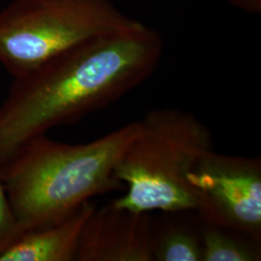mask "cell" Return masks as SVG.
Wrapping results in <instances>:
<instances>
[{"label": "cell", "mask_w": 261, "mask_h": 261, "mask_svg": "<svg viewBox=\"0 0 261 261\" xmlns=\"http://www.w3.org/2000/svg\"><path fill=\"white\" fill-rule=\"evenodd\" d=\"M130 19L111 0H13L0 10V64L14 79Z\"/></svg>", "instance_id": "cell-4"}, {"label": "cell", "mask_w": 261, "mask_h": 261, "mask_svg": "<svg viewBox=\"0 0 261 261\" xmlns=\"http://www.w3.org/2000/svg\"><path fill=\"white\" fill-rule=\"evenodd\" d=\"M232 7L251 15H260L261 0H226Z\"/></svg>", "instance_id": "cell-11"}, {"label": "cell", "mask_w": 261, "mask_h": 261, "mask_svg": "<svg viewBox=\"0 0 261 261\" xmlns=\"http://www.w3.org/2000/svg\"><path fill=\"white\" fill-rule=\"evenodd\" d=\"M154 260L201 261L200 235L186 226L168 225L154 229Z\"/></svg>", "instance_id": "cell-9"}, {"label": "cell", "mask_w": 261, "mask_h": 261, "mask_svg": "<svg viewBox=\"0 0 261 261\" xmlns=\"http://www.w3.org/2000/svg\"><path fill=\"white\" fill-rule=\"evenodd\" d=\"M154 228L148 213L113 202L96 208L82 230L75 261H153Z\"/></svg>", "instance_id": "cell-6"}, {"label": "cell", "mask_w": 261, "mask_h": 261, "mask_svg": "<svg viewBox=\"0 0 261 261\" xmlns=\"http://www.w3.org/2000/svg\"><path fill=\"white\" fill-rule=\"evenodd\" d=\"M158 31L137 21L89 39L14 79L0 106V165L28 140L103 110L155 73Z\"/></svg>", "instance_id": "cell-1"}, {"label": "cell", "mask_w": 261, "mask_h": 261, "mask_svg": "<svg viewBox=\"0 0 261 261\" xmlns=\"http://www.w3.org/2000/svg\"><path fill=\"white\" fill-rule=\"evenodd\" d=\"M196 210L207 224L236 230L260 242L261 162L212 150L189 175Z\"/></svg>", "instance_id": "cell-5"}, {"label": "cell", "mask_w": 261, "mask_h": 261, "mask_svg": "<svg viewBox=\"0 0 261 261\" xmlns=\"http://www.w3.org/2000/svg\"><path fill=\"white\" fill-rule=\"evenodd\" d=\"M10 205L0 171V255L22 234Z\"/></svg>", "instance_id": "cell-10"}, {"label": "cell", "mask_w": 261, "mask_h": 261, "mask_svg": "<svg viewBox=\"0 0 261 261\" xmlns=\"http://www.w3.org/2000/svg\"><path fill=\"white\" fill-rule=\"evenodd\" d=\"M139 125L114 170L127 192L112 202L145 213L195 211L189 175L214 150L211 132L193 113L174 109L150 111Z\"/></svg>", "instance_id": "cell-3"}, {"label": "cell", "mask_w": 261, "mask_h": 261, "mask_svg": "<svg viewBox=\"0 0 261 261\" xmlns=\"http://www.w3.org/2000/svg\"><path fill=\"white\" fill-rule=\"evenodd\" d=\"M201 261L260 260V249L226 233L223 227L208 224L200 234Z\"/></svg>", "instance_id": "cell-8"}, {"label": "cell", "mask_w": 261, "mask_h": 261, "mask_svg": "<svg viewBox=\"0 0 261 261\" xmlns=\"http://www.w3.org/2000/svg\"><path fill=\"white\" fill-rule=\"evenodd\" d=\"M139 127L130 122L84 144L42 135L3 162L2 182L22 231L57 224L95 196L122 188L114 170Z\"/></svg>", "instance_id": "cell-2"}, {"label": "cell", "mask_w": 261, "mask_h": 261, "mask_svg": "<svg viewBox=\"0 0 261 261\" xmlns=\"http://www.w3.org/2000/svg\"><path fill=\"white\" fill-rule=\"evenodd\" d=\"M96 206L89 200L57 224L23 231L0 261H75L82 230Z\"/></svg>", "instance_id": "cell-7"}]
</instances>
